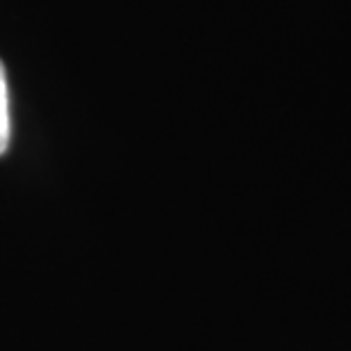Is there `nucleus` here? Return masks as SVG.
<instances>
[{
  "instance_id": "1",
  "label": "nucleus",
  "mask_w": 351,
  "mask_h": 351,
  "mask_svg": "<svg viewBox=\"0 0 351 351\" xmlns=\"http://www.w3.org/2000/svg\"><path fill=\"white\" fill-rule=\"evenodd\" d=\"M10 135H12V121H10V94H7V75L5 66L0 62V156L10 146Z\"/></svg>"
}]
</instances>
